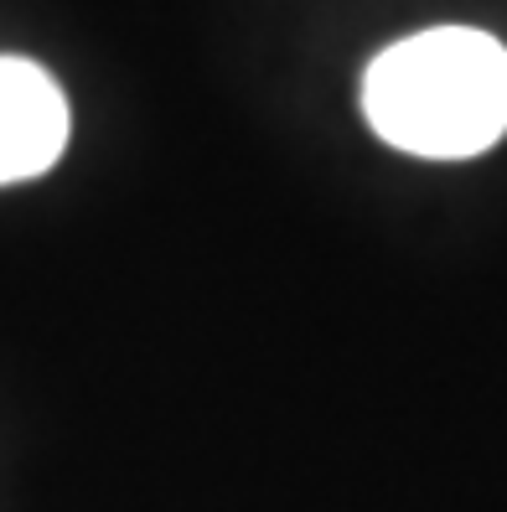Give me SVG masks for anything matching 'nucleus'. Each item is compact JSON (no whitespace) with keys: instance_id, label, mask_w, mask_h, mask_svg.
I'll list each match as a JSON object with an SVG mask.
<instances>
[{"instance_id":"f257e3e1","label":"nucleus","mask_w":507,"mask_h":512,"mask_svg":"<svg viewBox=\"0 0 507 512\" xmlns=\"http://www.w3.org/2000/svg\"><path fill=\"white\" fill-rule=\"evenodd\" d=\"M363 114L409 156H482L507 135V47L471 26L414 32L368 63Z\"/></svg>"},{"instance_id":"f03ea898","label":"nucleus","mask_w":507,"mask_h":512,"mask_svg":"<svg viewBox=\"0 0 507 512\" xmlns=\"http://www.w3.org/2000/svg\"><path fill=\"white\" fill-rule=\"evenodd\" d=\"M68 145V99L32 57H0V187L32 182Z\"/></svg>"}]
</instances>
